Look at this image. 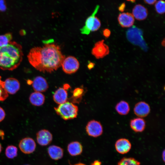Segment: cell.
Wrapping results in <instances>:
<instances>
[{
  "label": "cell",
  "instance_id": "6da1fadb",
  "mask_svg": "<svg viewBox=\"0 0 165 165\" xmlns=\"http://www.w3.org/2000/svg\"><path fill=\"white\" fill-rule=\"evenodd\" d=\"M30 64L37 70L51 73L61 66L65 58L58 45L47 43L31 49L27 56Z\"/></svg>",
  "mask_w": 165,
  "mask_h": 165
},
{
  "label": "cell",
  "instance_id": "7a4b0ae2",
  "mask_svg": "<svg viewBox=\"0 0 165 165\" xmlns=\"http://www.w3.org/2000/svg\"><path fill=\"white\" fill-rule=\"evenodd\" d=\"M22 47L15 41L0 47V69L12 71L21 63L23 56Z\"/></svg>",
  "mask_w": 165,
  "mask_h": 165
},
{
  "label": "cell",
  "instance_id": "3957f363",
  "mask_svg": "<svg viewBox=\"0 0 165 165\" xmlns=\"http://www.w3.org/2000/svg\"><path fill=\"white\" fill-rule=\"evenodd\" d=\"M56 113L64 120L76 118L77 116L78 108L77 105L69 101L59 104L54 108Z\"/></svg>",
  "mask_w": 165,
  "mask_h": 165
},
{
  "label": "cell",
  "instance_id": "277c9868",
  "mask_svg": "<svg viewBox=\"0 0 165 165\" xmlns=\"http://www.w3.org/2000/svg\"><path fill=\"white\" fill-rule=\"evenodd\" d=\"M126 35L127 39L132 43L139 46L144 51L147 50L148 46L144 39L141 29L133 26L127 31Z\"/></svg>",
  "mask_w": 165,
  "mask_h": 165
},
{
  "label": "cell",
  "instance_id": "5b68a950",
  "mask_svg": "<svg viewBox=\"0 0 165 165\" xmlns=\"http://www.w3.org/2000/svg\"><path fill=\"white\" fill-rule=\"evenodd\" d=\"M99 8L97 5L93 12L86 19L84 25L80 29L81 34L88 35L91 31H97L100 28L101 23L99 19L96 16Z\"/></svg>",
  "mask_w": 165,
  "mask_h": 165
},
{
  "label": "cell",
  "instance_id": "8992f818",
  "mask_svg": "<svg viewBox=\"0 0 165 165\" xmlns=\"http://www.w3.org/2000/svg\"><path fill=\"white\" fill-rule=\"evenodd\" d=\"M61 66L63 71L66 74H71L77 71L79 67V61L75 57L70 56L65 57Z\"/></svg>",
  "mask_w": 165,
  "mask_h": 165
},
{
  "label": "cell",
  "instance_id": "52a82bcc",
  "mask_svg": "<svg viewBox=\"0 0 165 165\" xmlns=\"http://www.w3.org/2000/svg\"><path fill=\"white\" fill-rule=\"evenodd\" d=\"M88 134L93 137L101 135L103 132V127L100 122L94 120L89 121L86 128Z\"/></svg>",
  "mask_w": 165,
  "mask_h": 165
},
{
  "label": "cell",
  "instance_id": "ba28073f",
  "mask_svg": "<svg viewBox=\"0 0 165 165\" xmlns=\"http://www.w3.org/2000/svg\"><path fill=\"white\" fill-rule=\"evenodd\" d=\"M104 42V40L97 42L92 49V54L97 59L102 58L109 53V47Z\"/></svg>",
  "mask_w": 165,
  "mask_h": 165
},
{
  "label": "cell",
  "instance_id": "9c48e42d",
  "mask_svg": "<svg viewBox=\"0 0 165 165\" xmlns=\"http://www.w3.org/2000/svg\"><path fill=\"white\" fill-rule=\"evenodd\" d=\"M19 147L22 152L25 154H30L35 150L36 144L32 138L26 137L23 138L20 141Z\"/></svg>",
  "mask_w": 165,
  "mask_h": 165
},
{
  "label": "cell",
  "instance_id": "30bf717a",
  "mask_svg": "<svg viewBox=\"0 0 165 165\" xmlns=\"http://www.w3.org/2000/svg\"><path fill=\"white\" fill-rule=\"evenodd\" d=\"M150 112V106L147 103L143 101L138 102L135 105L134 108V114L140 118L146 117L149 114Z\"/></svg>",
  "mask_w": 165,
  "mask_h": 165
},
{
  "label": "cell",
  "instance_id": "8fae6325",
  "mask_svg": "<svg viewBox=\"0 0 165 165\" xmlns=\"http://www.w3.org/2000/svg\"><path fill=\"white\" fill-rule=\"evenodd\" d=\"M53 136L48 130L42 129L39 131L36 134L37 143L42 146L49 145L52 141Z\"/></svg>",
  "mask_w": 165,
  "mask_h": 165
},
{
  "label": "cell",
  "instance_id": "7c38bea8",
  "mask_svg": "<svg viewBox=\"0 0 165 165\" xmlns=\"http://www.w3.org/2000/svg\"><path fill=\"white\" fill-rule=\"evenodd\" d=\"M4 82L5 88L8 94H15L20 89V82L17 79L15 78H8Z\"/></svg>",
  "mask_w": 165,
  "mask_h": 165
},
{
  "label": "cell",
  "instance_id": "4fadbf2b",
  "mask_svg": "<svg viewBox=\"0 0 165 165\" xmlns=\"http://www.w3.org/2000/svg\"><path fill=\"white\" fill-rule=\"evenodd\" d=\"M32 85L35 91L43 92L46 91L49 87L46 80L41 76H37L32 81Z\"/></svg>",
  "mask_w": 165,
  "mask_h": 165
},
{
  "label": "cell",
  "instance_id": "5bb4252c",
  "mask_svg": "<svg viewBox=\"0 0 165 165\" xmlns=\"http://www.w3.org/2000/svg\"><path fill=\"white\" fill-rule=\"evenodd\" d=\"M118 20L120 26L123 28H128L131 26L134 21L133 15L129 13H120L119 15Z\"/></svg>",
  "mask_w": 165,
  "mask_h": 165
},
{
  "label": "cell",
  "instance_id": "9a60e30c",
  "mask_svg": "<svg viewBox=\"0 0 165 165\" xmlns=\"http://www.w3.org/2000/svg\"><path fill=\"white\" fill-rule=\"evenodd\" d=\"M115 147L118 152L121 154H124L129 151L131 148V145L129 140L122 138L116 141Z\"/></svg>",
  "mask_w": 165,
  "mask_h": 165
},
{
  "label": "cell",
  "instance_id": "2e32d148",
  "mask_svg": "<svg viewBox=\"0 0 165 165\" xmlns=\"http://www.w3.org/2000/svg\"><path fill=\"white\" fill-rule=\"evenodd\" d=\"M132 15L134 17L139 20H143L147 16L148 11L144 6L140 4L135 5L132 10Z\"/></svg>",
  "mask_w": 165,
  "mask_h": 165
},
{
  "label": "cell",
  "instance_id": "e0dca14e",
  "mask_svg": "<svg viewBox=\"0 0 165 165\" xmlns=\"http://www.w3.org/2000/svg\"><path fill=\"white\" fill-rule=\"evenodd\" d=\"M131 129L136 132H141L145 129L146 122L143 119L139 117L131 119L130 123Z\"/></svg>",
  "mask_w": 165,
  "mask_h": 165
},
{
  "label": "cell",
  "instance_id": "ac0fdd59",
  "mask_svg": "<svg viewBox=\"0 0 165 165\" xmlns=\"http://www.w3.org/2000/svg\"><path fill=\"white\" fill-rule=\"evenodd\" d=\"M68 94L67 89L63 87H59L55 92L53 98L57 104H60L67 101Z\"/></svg>",
  "mask_w": 165,
  "mask_h": 165
},
{
  "label": "cell",
  "instance_id": "d6986e66",
  "mask_svg": "<svg viewBox=\"0 0 165 165\" xmlns=\"http://www.w3.org/2000/svg\"><path fill=\"white\" fill-rule=\"evenodd\" d=\"M45 99V96L42 93L36 91L31 93L29 97L31 103L36 106L42 105L44 103Z\"/></svg>",
  "mask_w": 165,
  "mask_h": 165
},
{
  "label": "cell",
  "instance_id": "ffe728a7",
  "mask_svg": "<svg viewBox=\"0 0 165 165\" xmlns=\"http://www.w3.org/2000/svg\"><path fill=\"white\" fill-rule=\"evenodd\" d=\"M48 152L50 157L55 160H58L62 158L64 153L62 148L55 145L50 146L48 149Z\"/></svg>",
  "mask_w": 165,
  "mask_h": 165
},
{
  "label": "cell",
  "instance_id": "44dd1931",
  "mask_svg": "<svg viewBox=\"0 0 165 165\" xmlns=\"http://www.w3.org/2000/svg\"><path fill=\"white\" fill-rule=\"evenodd\" d=\"M67 150L71 156H75L81 154L82 151V147L80 143L74 141L70 143L68 145Z\"/></svg>",
  "mask_w": 165,
  "mask_h": 165
},
{
  "label": "cell",
  "instance_id": "7402d4cb",
  "mask_svg": "<svg viewBox=\"0 0 165 165\" xmlns=\"http://www.w3.org/2000/svg\"><path fill=\"white\" fill-rule=\"evenodd\" d=\"M115 109L117 112L121 115H126L130 111V107L127 101H121L116 105Z\"/></svg>",
  "mask_w": 165,
  "mask_h": 165
},
{
  "label": "cell",
  "instance_id": "603a6c76",
  "mask_svg": "<svg viewBox=\"0 0 165 165\" xmlns=\"http://www.w3.org/2000/svg\"><path fill=\"white\" fill-rule=\"evenodd\" d=\"M17 148L13 145H9L6 148L5 153L7 157L12 159L16 157L17 155Z\"/></svg>",
  "mask_w": 165,
  "mask_h": 165
},
{
  "label": "cell",
  "instance_id": "cb8c5ba5",
  "mask_svg": "<svg viewBox=\"0 0 165 165\" xmlns=\"http://www.w3.org/2000/svg\"><path fill=\"white\" fill-rule=\"evenodd\" d=\"M117 165H140V163L134 158L124 157L119 161Z\"/></svg>",
  "mask_w": 165,
  "mask_h": 165
},
{
  "label": "cell",
  "instance_id": "d4e9b609",
  "mask_svg": "<svg viewBox=\"0 0 165 165\" xmlns=\"http://www.w3.org/2000/svg\"><path fill=\"white\" fill-rule=\"evenodd\" d=\"M13 38L12 34L7 33L4 35H0V47L5 46L8 44Z\"/></svg>",
  "mask_w": 165,
  "mask_h": 165
},
{
  "label": "cell",
  "instance_id": "484cf974",
  "mask_svg": "<svg viewBox=\"0 0 165 165\" xmlns=\"http://www.w3.org/2000/svg\"><path fill=\"white\" fill-rule=\"evenodd\" d=\"M1 78L0 76V101H4L8 96V94L5 88L4 82Z\"/></svg>",
  "mask_w": 165,
  "mask_h": 165
},
{
  "label": "cell",
  "instance_id": "4316f807",
  "mask_svg": "<svg viewBox=\"0 0 165 165\" xmlns=\"http://www.w3.org/2000/svg\"><path fill=\"white\" fill-rule=\"evenodd\" d=\"M84 90L81 88H77L73 90L72 92V98L75 101H77L79 99H80L83 94Z\"/></svg>",
  "mask_w": 165,
  "mask_h": 165
},
{
  "label": "cell",
  "instance_id": "83f0119b",
  "mask_svg": "<svg viewBox=\"0 0 165 165\" xmlns=\"http://www.w3.org/2000/svg\"><path fill=\"white\" fill-rule=\"evenodd\" d=\"M155 8L156 12L159 14H163L165 12V3L164 1L160 0L156 2Z\"/></svg>",
  "mask_w": 165,
  "mask_h": 165
},
{
  "label": "cell",
  "instance_id": "f1b7e54d",
  "mask_svg": "<svg viewBox=\"0 0 165 165\" xmlns=\"http://www.w3.org/2000/svg\"><path fill=\"white\" fill-rule=\"evenodd\" d=\"M6 9V6L5 0H0V11H5Z\"/></svg>",
  "mask_w": 165,
  "mask_h": 165
},
{
  "label": "cell",
  "instance_id": "f546056e",
  "mask_svg": "<svg viewBox=\"0 0 165 165\" xmlns=\"http://www.w3.org/2000/svg\"><path fill=\"white\" fill-rule=\"evenodd\" d=\"M5 116L6 113L5 111L2 108L0 107V122L4 120Z\"/></svg>",
  "mask_w": 165,
  "mask_h": 165
},
{
  "label": "cell",
  "instance_id": "4dcf8cb0",
  "mask_svg": "<svg viewBox=\"0 0 165 165\" xmlns=\"http://www.w3.org/2000/svg\"><path fill=\"white\" fill-rule=\"evenodd\" d=\"M110 31L108 29H105L103 31V35L106 38H108L110 36Z\"/></svg>",
  "mask_w": 165,
  "mask_h": 165
},
{
  "label": "cell",
  "instance_id": "1f68e13d",
  "mask_svg": "<svg viewBox=\"0 0 165 165\" xmlns=\"http://www.w3.org/2000/svg\"><path fill=\"white\" fill-rule=\"evenodd\" d=\"M145 3L149 5H152L155 3L157 0H144Z\"/></svg>",
  "mask_w": 165,
  "mask_h": 165
},
{
  "label": "cell",
  "instance_id": "d6a6232c",
  "mask_svg": "<svg viewBox=\"0 0 165 165\" xmlns=\"http://www.w3.org/2000/svg\"><path fill=\"white\" fill-rule=\"evenodd\" d=\"M125 8V4L124 3H122L119 7V10L121 12L124 11Z\"/></svg>",
  "mask_w": 165,
  "mask_h": 165
},
{
  "label": "cell",
  "instance_id": "836d02e7",
  "mask_svg": "<svg viewBox=\"0 0 165 165\" xmlns=\"http://www.w3.org/2000/svg\"><path fill=\"white\" fill-rule=\"evenodd\" d=\"M101 162L98 160L94 161L91 164V165H101Z\"/></svg>",
  "mask_w": 165,
  "mask_h": 165
},
{
  "label": "cell",
  "instance_id": "e575fe53",
  "mask_svg": "<svg viewBox=\"0 0 165 165\" xmlns=\"http://www.w3.org/2000/svg\"><path fill=\"white\" fill-rule=\"evenodd\" d=\"M4 135V133L3 131L0 130V137L1 138H3Z\"/></svg>",
  "mask_w": 165,
  "mask_h": 165
},
{
  "label": "cell",
  "instance_id": "d590c367",
  "mask_svg": "<svg viewBox=\"0 0 165 165\" xmlns=\"http://www.w3.org/2000/svg\"><path fill=\"white\" fill-rule=\"evenodd\" d=\"M94 63H91L89 64V66H88V68L89 69L92 68L94 67Z\"/></svg>",
  "mask_w": 165,
  "mask_h": 165
},
{
  "label": "cell",
  "instance_id": "8d00e7d4",
  "mask_svg": "<svg viewBox=\"0 0 165 165\" xmlns=\"http://www.w3.org/2000/svg\"><path fill=\"white\" fill-rule=\"evenodd\" d=\"M165 150H164V151H163L162 152V156L163 160L164 162H165Z\"/></svg>",
  "mask_w": 165,
  "mask_h": 165
},
{
  "label": "cell",
  "instance_id": "74e56055",
  "mask_svg": "<svg viewBox=\"0 0 165 165\" xmlns=\"http://www.w3.org/2000/svg\"><path fill=\"white\" fill-rule=\"evenodd\" d=\"M28 84H31L32 82V81L31 80H28L27 82Z\"/></svg>",
  "mask_w": 165,
  "mask_h": 165
},
{
  "label": "cell",
  "instance_id": "f35d334b",
  "mask_svg": "<svg viewBox=\"0 0 165 165\" xmlns=\"http://www.w3.org/2000/svg\"><path fill=\"white\" fill-rule=\"evenodd\" d=\"M74 165H86L83 163H79L75 164Z\"/></svg>",
  "mask_w": 165,
  "mask_h": 165
},
{
  "label": "cell",
  "instance_id": "ab89813d",
  "mask_svg": "<svg viewBox=\"0 0 165 165\" xmlns=\"http://www.w3.org/2000/svg\"><path fill=\"white\" fill-rule=\"evenodd\" d=\"M2 145L1 143H0V153H1V152L2 151Z\"/></svg>",
  "mask_w": 165,
  "mask_h": 165
},
{
  "label": "cell",
  "instance_id": "60d3db41",
  "mask_svg": "<svg viewBox=\"0 0 165 165\" xmlns=\"http://www.w3.org/2000/svg\"><path fill=\"white\" fill-rule=\"evenodd\" d=\"M127 0L128 1H130V2H135L136 0Z\"/></svg>",
  "mask_w": 165,
  "mask_h": 165
},
{
  "label": "cell",
  "instance_id": "b9f144b4",
  "mask_svg": "<svg viewBox=\"0 0 165 165\" xmlns=\"http://www.w3.org/2000/svg\"><path fill=\"white\" fill-rule=\"evenodd\" d=\"M29 165V164H27V165Z\"/></svg>",
  "mask_w": 165,
  "mask_h": 165
}]
</instances>
